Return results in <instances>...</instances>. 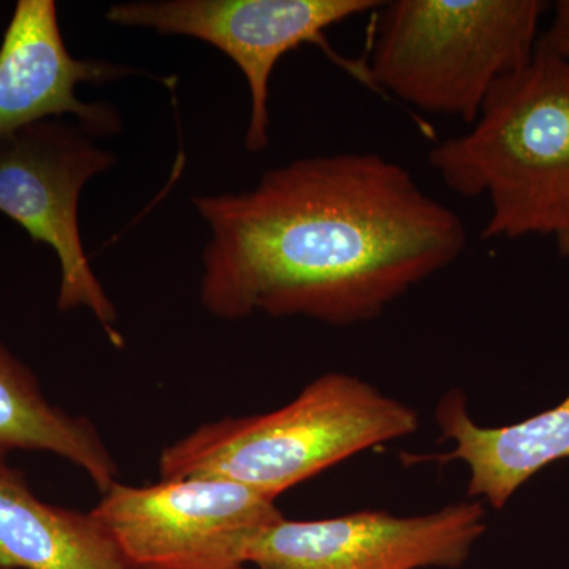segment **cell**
Segmentation results:
<instances>
[{
  "label": "cell",
  "instance_id": "obj_1",
  "mask_svg": "<svg viewBox=\"0 0 569 569\" xmlns=\"http://www.w3.org/2000/svg\"><path fill=\"white\" fill-rule=\"evenodd\" d=\"M193 204L211 234L200 301L222 320L365 323L467 247L458 213L378 153L293 160L253 189Z\"/></svg>",
  "mask_w": 569,
  "mask_h": 569
},
{
  "label": "cell",
  "instance_id": "obj_2",
  "mask_svg": "<svg viewBox=\"0 0 569 569\" xmlns=\"http://www.w3.org/2000/svg\"><path fill=\"white\" fill-rule=\"evenodd\" d=\"M429 163L449 190L486 194L485 239L569 231V63L538 41L501 78L470 132L440 142Z\"/></svg>",
  "mask_w": 569,
  "mask_h": 569
},
{
  "label": "cell",
  "instance_id": "obj_3",
  "mask_svg": "<svg viewBox=\"0 0 569 569\" xmlns=\"http://www.w3.org/2000/svg\"><path fill=\"white\" fill-rule=\"evenodd\" d=\"M413 408L325 373L279 410L206 422L163 449L162 479L212 478L276 498L366 449L417 432Z\"/></svg>",
  "mask_w": 569,
  "mask_h": 569
},
{
  "label": "cell",
  "instance_id": "obj_4",
  "mask_svg": "<svg viewBox=\"0 0 569 569\" xmlns=\"http://www.w3.org/2000/svg\"><path fill=\"white\" fill-rule=\"evenodd\" d=\"M369 78L397 99L477 121L501 78L531 61L541 0H392L380 7Z\"/></svg>",
  "mask_w": 569,
  "mask_h": 569
},
{
  "label": "cell",
  "instance_id": "obj_5",
  "mask_svg": "<svg viewBox=\"0 0 569 569\" xmlns=\"http://www.w3.org/2000/svg\"><path fill=\"white\" fill-rule=\"evenodd\" d=\"M114 163L91 134L62 119L33 123L0 140V213L58 257V309L91 310L112 346L121 348L118 310L89 263L78 222L86 183Z\"/></svg>",
  "mask_w": 569,
  "mask_h": 569
},
{
  "label": "cell",
  "instance_id": "obj_6",
  "mask_svg": "<svg viewBox=\"0 0 569 569\" xmlns=\"http://www.w3.org/2000/svg\"><path fill=\"white\" fill-rule=\"evenodd\" d=\"M91 512L137 569L246 567L254 539L283 518L276 498L212 478L118 481Z\"/></svg>",
  "mask_w": 569,
  "mask_h": 569
},
{
  "label": "cell",
  "instance_id": "obj_7",
  "mask_svg": "<svg viewBox=\"0 0 569 569\" xmlns=\"http://www.w3.org/2000/svg\"><path fill=\"white\" fill-rule=\"evenodd\" d=\"M378 0H148L116 3L107 20L204 41L238 66L250 93L246 149L269 146V82L284 54L305 44L329 50L332 26L378 9Z\"/></svg>",
  "mask_w": 569,
  "mask_h": 569
},
{
  "label": "cell",
  "instance_id": "obj_8",
  "mask_svg": "<svg viewBox=\"0 0 569 569\" xmlns=\"http://www.w3.org/2000/svg\"><path fill=\"white\" fill-rule=\"evenodd\" d=\"M478 501L397 518L358 511L320 520L279 519L257 539L247 563L258 569H458L485 535Z\"/></svg>",
  "mask_w": 569,
  "mask_h": 569
},
{
  "label": "cell",
  "instance_id": "obj_9",
  "mask_svg": "<svg viewBox=\"0 0 569 569\" xmlns=\"http://www.w3.org/2000/svg\"><path fill=\"white\" fill-rule=\"evenodd\" d=\"M141 71L70 54L52 0H20L0 43V140L48 119L77 118L91 137L121 132L122 119L108 103L78 99L81 84H104Z\"/></svg>",
  "mask_w": 569,
  "mask_h": 569
},
{
  "label": "cell",
  "instance_id": "obj_10",
  "mask_svg": "<svg viewBox=\"0 0 569 569\" xmlns=\"http://www.w3.org/2000/svg\"><path fill=\"white\" fill-rule=\"evenodd\" d=\"M437 422L441 438L455 443L438 459L462 460L470 470L468 497L485 498L497 509L539 470L569 458V396L526 421L485 427L468 415L466 396L451 391L438 403Z\"/></svg>",
  "mask_w": 569,
  "mask_h": 569
},
{
  "label": "cell",
  "instance_id": "obj_11",
  "mask_svg": "<svg viewBox=\"0 0 569 569\" xmlns=\"http://www.w3.org/2000/svg\"><path fill=\"white\" fill-rule=\"evenodd\" d=\"M0 568L137 569L96 516L41 500L0 466Z\"/></svg>",
  "mask_w": 569,
  "mask_h": 569
},
{
  "label": "cell",
  "instance_id": "obj_12",
  "mask_svg": "<svg viewBox=\"0 0 569 569\" xmlns=\"http://www.w3.org/2000/svg\"><path fill=\"white\" fill-rule=\"evenodd\" d=\"M14 452L58 456L100 493L118 482V463L96 425L52 403L31 367L0 342V466Z\"/></svg>",
  "mask_w": 569,
  "mask_h": 569
},
{
  "label": "cell",
  "instance_id": "obj_13",
  "mask_svg": "<svg viewBox=\"0 0 569 569\" xmlns=\"http://www.w3.org/2000/svg\"><path fill=\"white\" fill-rule=\"evenodd\" d=\"M539 41L569 63V0L556 3L552 22Z\"/></svg>",
  "mask_w": 569,
  "mask_h": 569
},
{
  "label": "cell",
  "instance_id": "obj_14",
  "mask_svg": "<svg viewBox=\"0 0 569 569\" xmlns=\"http://www.w3.org/2000/svg\"><path fill=\"white\" fill-rule=\"evenodd\" d=\"M557 246H559V252L565 258H569V231L557 236Z\"/></svg>",
  "mask_w": 569,
  "mask_h": 569
},
{
  "label": "cell",
  "instance_id": "obj_15",
  "mask_svg": "<svg viewBox=\"0 0 569 569\" xmlns=\"http://www.w3.org/2000/svg\"><path fill=\"white\" fill-rule=\"evenodd\" d=\"M236 569H247L246 567H241V568H236Z\"/></svg>",
  "mask_w": 569,
  "mask_h": 569
},
{
  "label": "cell",
  "instance_id": "obj_16",
  "mask_svg": "<svg viewBox=\"0 0 569 569\" xmlns=\"http://www.w3.org/2000/svg\"><path fill=\"white\" fill-rule=\"evenodd\" d=\"M0 569H3V568H0Z\"/></svg>",
  "mask_w": 569,
  "mask_h": 569
}]
</instances>
